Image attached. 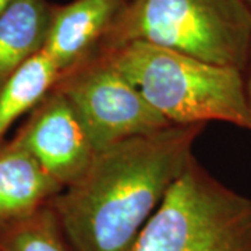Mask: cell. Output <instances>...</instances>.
Instances as JSON below:
<instances>
[{
  "label": "cell",
  "mask_w": 251,
  "mask_h": 251,
  "mask_svg": "<svg viewBox=\"0 0 251 251\" xmlns=\"http://www.w3.org/2000/svg\"><path fill=\"white\" fill-rule=\"evenodd\" d=\"M205 125H175L117 143L49 206L74 251H131L140 232L194 156Z\"/></svg>",
  "instance_id": "6da1fadb"
},
{
  "label": "cell",
  "mask_w": 251,
  "mask_h": 251,
  "mask_svg": "<svg viewBox=\"0 0 251 251\" xmlns=\"http://www.w3.org/2000/svg\"><path fill=\"white\" fill-rule=\"evenodd\" d=\"M100 54L171 125L226 122L251 131L240 70L145 42L125 44Z\"/></svg>",
  "instance_id": "7a4b0ae2"
},
{
  "label": "cell",
  "mask_w": 251,
  "mask_h": 251,
  "mask_svg": "<svg viewBox=\"0 0 251 251\" xmlns=\"http://www.w3.org/2000/svg\"><path fill=\"white\" fill-rule=\"evenodd\" d=\"M130 42L242 72L251 45V17L240 0H127L98 53Z\"/></svg>",
  "instance_id": "3957f363"
},
{
  "label": "cell",
  "mask_w": 251,
  "mask_h": 251,
  "mask_svg": "<svg viewBox=\"0 0 251 251\" xmlns=\"http://www.w3.org/2000/svg\"><path fill=\"white\" fill-rule=\"evenodd\" d=\"M131 251H251V198L226 187L193 156Z\"/></svg>",
  "instance_id": "277c9868"
},
{
  "label": "cell",
  "mask_w": 251,
  "mask_h": 251,
  "mask_svg": "<svg viewBox=\"0 0 251 251\" xmlns=\"http://www.w3.org/2000/svg\"><path fill=\"white\" fill-rule=\"evenodd\" d=\"M53 88L72 102L97 152L175 126L100 53L60 75Z\"/></svg>",
  "instance_id": "5b68a950"
},
{
  "label": "cell",
  "mask_w": 251,
  "mask_h": 251,
  "mask_svg": "<svg viewBox=\"0 0 251 251\" xmlns=\"http://www.w3.org/2000/svg\"><path fill=\"white\" fill-rule=\"evenodd\" d=\"M13 140L64 188L80 179L97 155L77 110L54 88L29 113Z\"/></svg>",
  "instance_id": "8992f818"
},
{
  "label": "cell",
  "mask_w": 251,
  "mask_h": 251,
  "mask_svg": "<svg viewBox=\"0 0 251 251\" xmlns=\"http://www.w3.org/2000/svg\"><path fill=\"white\" fill-rule=\"evenodd\" d=\"M127 0H73L52 4L44 52L60 75L92 59Z\"/></svg>",
  "instance_id": "52a82bcc"
},
{
  "label": "cell",
  "mask_w": 251,
  "mask_h": 251,
  "mask_svg": "<svg viewBox=\"0 0 251 251\" xmlns=\"http://www.w3.org/2000/svg\"><path fill=\"white\" fill-rule=\"evenodd\" d=\"M63 190L16 140L0 145V229L36 214Z\"/></svg>",
  "instance_id": "ba28073f"
},
{
  "label": "cell",
  "mask_w": 251,
  "mask_h": 251,
  "mask_svg": "<svg viewBox=\"0 0 251 251\" xmlns=\"http://www.w3.org/2000/svg\"><path fill=\"white\" fill-rule=\"evenodd\" d=\"M50 14L48 0H17L0 14V87L44 49Z\"/></svg>",
  "instance_id": "9c48e42d"
},
{
  "label": "cell",
  "mask_w": 251,
  "mask_h": 251,
  "mask_svg": "<svg viewBox=\"0 0 251 251\" xmlns=\"http://www.w3.org/2000/svg\"><path fill=\"white\" fill-rule=\"evenodd\" d=\"M60 78L50 57L41 50L0 87V145L10 127L25 113H31Z\"/></svg>",
  "instance_id": "30bf717a"
},
{
  "label": "cell",
  "mask_w": 251,
  "mask_h": 251,
  "mask_svg": "<svg viewBox=\"0 0 251 251\" xmlns=\"http://www.w3.org/2000/svg\"><path fill=\"white\" fill-rule=\"evenodd\" d=\"M0 251H74L53 209L48 205L34 215L0 229Z\"/></svg>",
  "instance_id": "8fae6325"
},
{
  "label": "cell",
  "mask_w": 251,
  "mask_h": 251,
  "mask_svg": "<svg viewBox=\"0 0 251 251\" xmlns=\"http://www.w3.org/2000/svg\"><path fill=\"white\" fill-rule=\"evenodd\" d=\"M243 84H244V95H246V102H247V108L250 110L251 115V45L249 49V56L246 64L242 70Z\"/></svg>",
  "instance_id": "7c38bea8"
},
{
  "label": "cell",
  "mask_w": 251,
  "mask_h": 251,
  "mask_svg": "<svg viewBox=\"0 0 251 251\" xmlns=\"http://www.w3.org/2000/svg\"><path fill=\"white\" fill-rule=\"evenodd\" d=\"M14 1H17V0H0V14L7 9L9 6H11Z\"/></svg>",
  "instance_id": "4fadbf2b"
},
{
  "label": "cell",
  "mask_w": 251,
  "mask_h": 251,
  "mask_svg": "<svg viewBox=\"0 0 251 251\" xmlns=\"http://www.w3.org/2000/svg\"><path fill=\"white\" fill-rule=\"evenodd\" d=\"M243 3V6L246 7V10H247V13L250 14L251 17V0H240Z\"/></svg>",
  "instance_id": "5bb4252c"
}]
</instances>
